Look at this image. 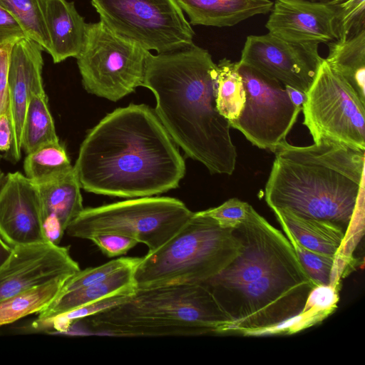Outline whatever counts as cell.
I'll list each match as a JSON object with an SVG mask.
<instances>
[{"label": "cell", "instance_id": "6da1fadb", "mask_svg": "<svg viewBox=\"0 0 365 365\" xmlns=\"http://www.w3.org/2000/svg\"><path fill=\"white\" fill-rule=\"evenodd\" d=\"M234 231L240 254L204 284L230 318L231 334L255 336L299 314L316 284L287 237L252 205Z\"/></svg>", "mask_w": 365, "mask_h": 365}, {"label": "cell", "instance_id": "7a4b0ae2", "mask_svg": "<svg viewBox=\"0 0 365 365\" xmlns=\"http://www.w3.org/2000/svg\"><path fill=\"white\" fill-rule=\"evenodd\" d=\"M73 168L85 191L129 198L175 189L185 174V160L155 110L134 103L88 131Z\"/></svg>", "mask_w": 365, "mask_h": 365}, {"label": "cell", "instance_id": "3957f363", "mask_svg": "<svg viewBox=\"0 0 365 365\" xmlns=\"http://www.w3.org/2000/svg\"><path fill=\"white\" fill-rule=\"evenodd\" d=\"M217 66L195 43L164 53H148L143 86L156 101L160 122L186 155L211 174L232 175L237 150L230 121L216 106Z\"/></svg>", "mask_w": 365, "mask_h": 365}, {"label": "cell", "instance_id": "277c9868", "mask_svg": "<svg viewBox=\"0 0 365 365\" xmlns=\"http://www.w3.org/2000/svg\"><path fill=\"white\" fill-rule=\"evenodd\" d=\"M274 153L264 189L267 205L346 232L364 187V150L325 140L307 146L285 140Z\"/></svg>", "mask_w": 365, "mask_h": 365}, {"label": "cell", "instance_id": "5b68a950", "mask_svg": "<svg viewBox=\"0 0 365 365\" xmlns=\"http://www.w3.org/2000/svg\"><path fill=\"white\" fill-rule=\"evenodd\" d=\"M92 331L117 336L231 334L232 322L205 284L136 291L86 317Z\"/></svg>", "mask_w": 365, "mask_h": 365}, {"label": "cell", "instance_id": "8992f818", "mask_svg": "<svg viewBox=\"0 0 365 365\" xmlns=\"http://www.w3.org/2000/svg\"><path fill=\"white\" fill-rule=\"evenodd\" d=\"M234 229L193 212L165 243L148 251L137 265V289L204 284L220 274L240 252Z\"/></svg>", "mask_w": 365, "mask_h": 365}, {"label": "cell", "instance_id": "52a82bcc", "mask_svg": "<svg viewBox=\"0 0 365 365\" xmlns=\"http://www.w3.org/2000/svg\"><path fill=\"white\" fill-rule=\"evenodd\" d=\"M180 200L168 197H143L96 207L83 208L66 232L90 240L114 233L130 237L153 251L169 240L192 215Z\"/></svg>", "mask_w": 365, "mask_h": 365}, {"label": "cell", "instance_id": "ba28073f", "mask_svg": "<svg viewBox=\"0 0 365 365\" xmlns=\"http://www.w3.org/2000/svg\"><path fill=\"white\" fill-rule=\"evenodd\" d=\"M150 51L110 30L102 21L87 23L76 61L86 91L118 101L142 86Z\"/></svg>", "mask_w": 365, "mask_h": 365}, {"label": "cell", "instance_id": "9c48e42d", "mask_svg": "<svg viewBox=\"0 0 365 365\" xmlns=\"http://www.w3.org/2000/svg\"><path fill=\"white\" fill-rule=\"evenodd\" d=\"M115 34L148 51L164 53L194 44L195 32L177 0H91Z\"/></svg>", "mask_w": 365, "mask_h": 365}, {"label": "cell", "instance_id": "30bf717a", "mask_svg": "<svg viewBox=\"0 0 365 365\" xmlns=\"http://www.w3.org/2000/svg\"><path fill=\"white\" fill-rule=\"evenodd\" d=\"M302 110L314 142L325 140L365 150V103L324 58Z\"/></svg>", "mask_w": 365, "mask_h": 365}, {"label": "cell", "instance_id": "8fae6325", "mask_svg": "<svg viewBox=\"0 0 365 365\" xmlns=\"http://www.w3.org/2000/svg\"><path fill=\"white\" fill-rule=\"evenodd\" d=\"M245 90L244 108L230 122L253 145L274 152L286 140L302 108L290 101L285 86L254 68L237 61Z\"/></svg>", "mask_w": 365, "mask_h": 365}, {"label": "cell", "instance_id": "7c38bea8", "mask_svg": "<svg viewBox=\"0 0 365 365\" xmlns=\"http://www.w3.org/2000/svg\"><path fill=\"white\" fill-rule=\"evenodd\" d=\"M319 43H294L269 33L247 37L240 62L304 93L323 61Z\"/></svg>", "mask_w": 365, "mask_h": 365}, {"label": "cell", "instance_id": "4fadbf2b", "mask_svg": "<svg viewBox=\"0 0 365 365\" xmlns=\"http://www.w3.org/2000/svg\"><path fill=\"white\" fill-rule=\"evenodd\" d=\"M80 269L67 247L50 241L14 247L0 267V301Z\"/></svg>", "mask_w": 365, "mask_h": 365}, {"label": "cell", "instance_id": "5bb4252c", "mask_svg": "<svg viewBox=\"0 0 365 365\" xmlns=\"http://www.w3.org/2000/svg\"><path fill=\"white\" fill-rule=\"evenodd\" d=\"M0 236L11 247L45 242L37 185L16 171L0 187Z\"/></svg>", "mask_w": 365, "mask_h": 365}, {"label": "cell", "instance_id": "9a60e30c", "mask_svg": "<svg viewBox=\"0 0 365 365\" xmlns=\"http://www.w3.org/2000/svg\"><path fill=\"white\" fill-rule=\"evenodd\" d=\"M43 48L34 41L23 38L11 48L9 68V114L12 124L11 146L6 154L16 163L22 153V131L26 110L31 94L43 90Z\"/></svg>", "mask_w": 365, "mask_h": 365}, {"label": "cell", "instance_id": "2e32d148", "mask_svg": "<svg viewBox=\"0 0 365 365\" xmlns=\"http://www.w3.org/2000/svg\"><path fill=\"white\" fill-rule=\"evenodd\" d=\"M266 23L268 33L294 43L336 41L335 9L310 0H276Z\"/></svg>", "mask_w": 365, "mask_h": 365}, {"label": "cell", "instance_id": "e0dca14e", "mask_svg": "<svg viewBox=\"0 0 365 365\" xmlns=\"http://www.w3.org/2000/svg\"><path fill=\"white\" fill-rule=\"evenodd\" d=\"M49 41V54L55 63L76 58L84 41L87 23L73 1L38 0Z\"/></svg>", "mask_w": 365, "mask_h": 365}, {"label": "cell", "instance_id": "ac0fdd59", "mask_svg": "<svg viewBox=\"0 0 365 365\" xmlns=\"http://www.w3.org/2000/svg\"><path fill=\"white\" fill-rule=\"evenodd\" d=\"M138 263L121 268L103 282L60 295L38 313L32 327L106 298L130 296L137 289L134 272Z\"/></svg>", "mask_w": 365, "mask_h": 365}, {"label": "cell", "instance_id": "d6986e66", "mask_svg": "<svg viewBox=\"0 0 365 365\" xmlns=\"http://www.w3.org/2000/svg\"><path fill=\"white\" fill-rule=\"evenodd\" d=\"M191 25L235 26L250 17L270 12V0H177Z\"/></svg>", "mask_w": 365, "mask_h": 365}, {"label": "cell", "instance_id": "ffe728a7", "mask_svg": "<svg viewBox=\"0 0 365 365\" xmlns=\"http://www.w3.org/2000/svg\"><path fill=\"white\" fill-rule=\"evenodd\" d=\"M284 233L292 236L304 247L334 256L340 249L345 231L333 223L307 218L286 209H272Z\"/></svg>", "mask_w": 365, "mask_h": 365}, {"label": "cell", "instance_id": "44dd1931", "mask_svg": "<svg viewBox=\"0 0 365 365\" xmlns=\"http://www.w3.org/2000/svg\"><path fill=\"white\" fill-rule=\"evenodd\" d=\"M36 185L43 222L47 217H55L66 232L83 210L81 187L73 166L58 177Z\"/></svg>", "mask_w": 365, "mask_h": 365}, {"label": "cell", "instance_id": "7402d4cb", "mask_svg": "<svg viewBox=\"0 0 365 365\" xmlns=\"http://www.w3.org/2000/svg\"><path fill=\"white\" fill-rule=\"evenodd\" d=\"M328 45L329 53L325 61L365 103V31Z\"/></svg>", "mask_w": 365, "mask_h": 365}, {"label": "cell", "instance_id": "603a6c76", "mask_svg": "<svg viewBox=\"0 0 365 365\" xmlns=\"http://www.w3.org/2000/svg\"><path fill=\"white\" fill-rule=\"evenodd\" d=\"M68 277L55 279L1 300L0 326L44 310L60 295Z\"/></svg>", "mask_w": 365, "mask_h": 365}, {"label": "cell", "instance_id": "cb8c5ba5", "mask_svg": "<svg viewBox=\"0 0 365 365\" xmlns=\"http://www.w3.org/2000/svg\"><path fill=\"white\" fill-rule=\"evenodd\" d=\"M59 141L44 89L34 92L26 110L22 150L28 154L40 146Z\"/></svg>", "mask_w": 365, "mask_h": 365}, {"label": "cell", "instance_id": "d4e9b609", "mask_svg": "<svg viewBox=\"0 0 365 365\" xmlns=\"http://www.w3.org/2000/svg\"><path fill=\"white\" fill-rule=\"evenodd\" d=\"M216 106L230 122L240 115L245 102V90L237 62L223 58L217 64Z\"/></svg>", "mask_w": 365, "mask_h": 365}, {"label": "cell", "instance_id": "484cf974", "mask_svg": "<svg viewBox=\"0 0 365 365\" xmlns=\"http://www.w3.org/2000/svg\"><path fill=\"white\" fill-rule=\"evenodd\" d=\"M73 168L66 150L59 141L51 142L26 154L25 176L36 185L48 182Z\"/></svg>", "mask_w": 365, "mask_h": 365}, {"label": "cell", "instance_id": "4316f807", "mask_svg": "<svg viewBox=\"0 0 365 365\" xmlns=\"http://www.w3.org/2000/svg\"><path fill=\"white\" fill-rule=\"evenodd\" d=\"M0 5L17 21L27 38L49 53V38L38 0H0Z\"/></svg>", "mask_w": 365, "mask_h": 365}, {"label": "cell", "instance_id": "83f0119b", "mask_svg": "<svg viewBox=\"0 0 365 365\" xmlns=\"http://www.w3.org/2000/svg\"><path fill=\"white\" fill-rule=\"evenodd\" d=\"M333 6L336 41L354 37L365 31V0H346Z\"/></svg>", "mask_w": 365, "mask_h": 365}, {"label": "cell", "instance_id": "f1b7e54d", "mask_svg": "<svg viewBox=\"0 0 365 365\" xmlns=\"http://www.w3.org/2000/svg\"><path fill=\"white\" fill-rule=\"evenodd\" d=\"M141 257H119L98 267L80 269L66 280L60 295L103 282L121 268L138 263Z\"/></svg>", "mask_w": 365, "mask_h": 365}, {"label": "cell", "instance_id": "f546056e", "mask_svg": "<svg viewBox=\"0 0 365 365\" xmlns=\"http://www.w3.org/2000/svg\"><path fill=\"white\" fill-rule=\"evenodd\" d=\"M297 258L307 274L316 285H329L334 256L309 250L300 245L292 236L285 233Z\"/></svg>", "mask_w": 365, "mask_h": 365}, {"label": "cell", "instance_id": "4dcf8cb0", "mask_svg": "<svg viewBox=\"0 0 365 365\" xmlns=\"http://www.w3.org/2000/svg\"><path fill=\"white\" fill-rule=\"evenodd\" d=\"M250 206L247 202L232 197L218 207L200 212L214 219L223 228L235 229L246 218Z\"/></svg>", "mask_w": 365, "mask_h": 365}, {"label": "cell", "instance_id": "1f68e13d", "mask_svg": "<svg viewBox=\"0 0 365 365\" xmlns=\"http://www.w3.org/2000/svg\"><path fill=\"white\" fill-rule=\"evenodd\" d=\"M89 240L109 257L123 255L138 243L133 238L114 233L94 235Z\"/></svg>", "mask_w": 365, "mask_h": 365}, {"label": "cell", "instance_id": "d6a6232c", "mask_svg": "<svg viewBox=\"0 0 365 365\" xmlns=\"http://www.w3.org/2000/svg\"><path fill=\"white\" fill-rule=\"evenodd\" d=\"M14 43L0 45V115L9 113V68L10 54Z\"/></svg>", "mask_w": 365, "mask_h": 365}, {"label": "cell", "instance_id": "836d02e7", "mask_svg": "<svg viewBox=\"0 0 365 365\" xmlns=\"http://www.w3.org/2000/svg\"><path fill=\"white\" fill-rule=\"evenodd\" d=\"M27 38L17 21L0 5V45Z\"/></svg>", "mask_w": 365, "mask_h": 365}, {"label": "cell", "instance_id": "e575fe53", "mask_svg": "<svg viewBox=\"0 0 365 365\" xmlns=\"http://www.w3.org/2000/svg\"><path fill=\"white\" fill-rule=\"evenodd\" d=\"M13 128L9 113L0 115V152L7 153L11 148Z\"/></svg>", "mask_w": 365, "mask_h": 365}, {"label": "cell", "instance_id": "d590c367", "mask_svg": "<svg viewBox=\"0 0 365 365\" xmlns=\"http://www.w3.org/2000/svg\"><path fill=\"white\" fill-rule=\"evenodd\" d=\"M284 86L292 103L297 107L302 108V106L306 100V93L290 86Z\"/></svg>", "mask_w": 365, "mask_h": 365}, {"label": "cell", "instance_id": "8d00e7d4", "mask_svg": "<svg viewBox=\"0 0 365 365\" xmlns=\"http://www.w3.org/2000/svg\"><path fill=\"white\" fill-rule=\"evenodd\" d=\"M13 247L8 245L0 236V267L11 254Z\"/></svg>", "mask_w": 365, "mask_h": 365}, {"label": "cell", "instance_id": "74e56055", "mask_svg": "<svg viewBox=\"0 0 365 365\" xmlns=\"http://www.w3.org/2000/svg\"><path fill=\"white\" fill-rule=\"evenodd\" d=\"M312 1L319 2L329 6H336L344 2L346 0H310Z\"/></svg>", "mask_w": 365, "mask_h": 365}, {"label": "cell", "instance_id": "f35d334b", "mask_svg": "<svg viewBox=\"0 0 365 365\" xmlns=\"http://www.w3.org/2000/svg\"><path fill=\"white\" fill-rule=\"evenodd\" d=\"M6 174L2 171V170L0 168V187L1 186Z\"/></svg>", "mask_w": 365, "mask_h": 365}, {"label": "cell", "instance_id": "ab89813d", "mask_svg": "<svg viewBox=\"0 0 365 365\" xmlns=\"http://www.w3.org/2000/svg\"><path fill=\"white\" fill-rule=\"evenodd\" d=\"M1 155H0V160H1Z\"/></svg>", "mask_w": 365, "mask_h": 365}]
</instances>
